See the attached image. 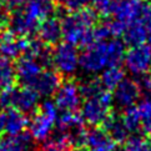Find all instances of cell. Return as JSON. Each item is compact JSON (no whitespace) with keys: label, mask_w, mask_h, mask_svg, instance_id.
<instances>
[{"label":"cell","mask_w":151,"mask_h":151,"mask_svg":"<svg viewBox=\"0 0 151 151\" xmlns=\"http://www.w3.org/2000/svg\"><path fill=\"white\" fill-rule=\"evenodd\" d=\"M125 51V44L117 37L95 40L79 55V66L88 74H98L109 66L120 65Z\"/></svg>","instance_id":"6da1fadb"},{"label":"cell","mask_w":151,"mask_h":151,"mask_svg":"<svg viewBox=\"0 0 151 151\" xmlns=\"http://www.w3.org/2000/svg\"><path fill=\"white\" fill-rule=\"evenodd\" d=\"M98 15L94 10L84 8L65 15L61 21V36L74 46H88L94 40V25Z\"/></svg>","instance_id":"7a4b0ae2"},{"label":"cell","mask_w":151,"mask_h":151,"mask_svg":"<svg viewBox=\"0 0 151 151\" xmlns=\"http://www.w3.org/2000/svg\"><path fill=\"white\" fill-rule=\"evenodd\" d=\"M40 95L33 88L24 86L23 88H14L9 86L3 89L0 93V106L9 109L15 107L23 112H33L37 109Z\"/></svg>","instance_id":"3957f363"},{"label":"cell","mask_w":151,"mask_h":151,"mask_svg":"<svg viewBox=\"0 0 151 151\" xmlns=\"http://www.w3.org/2000/svg\"><path fill=\"white\" fill-rule=\"evenodd\" d=\"M112 104H114L112 93L106 89H102L95 96L86 98L81 106V116L84 121L91 126L101 125L111 112Z\"/></svg>","instance_id":"277c9868"},{"label":"cell","mask_w":151,"mask_h":151,"mask_svg":"<svg viewBox=\"0 0 151 151\" xmlns=\"http://www.w3.org/2000/svg\"><path fill=\"white\" fill-rule=\"evenodd\" d=\"M58 119V107L54 101L45 100L29 122L30 135L36 141H44L50 136Z\"/></svg>","instance_id":"5b68a950"},{"label":"cell","mask_w":151,"mask_h":151,"mask_svg":"<svg viewBox=\"0 0 151 151\" xmlns=\"http://www.w3.org/2000/svg\"><path fill=\"white\" fill-rule=\"evenodd\" d=\"M52 65L60 75L71 76L79 68V52L76 47L69 42L56 44L54 51H51Z\"/></svg>","instance_id":"8992f818"},{"label":"cell","mask_w":151,"mask_h":151,"mask_svg":"<svg viewBox=\"0 0 151 151\" xmlns=\"http://www.w3.org/2000/svg\"><path fill=\"white\" fill-rule=\"evenodd\" d=\"M124 63L131 74L140 76L151 70V47L146 44L132 45L124 55Z\"/></svg>","instance_id":"52a82bcc"},{"label":"cell","mask_w":151,"mask_h":151,"mask_svg":"<svg viewBox=\"0 0 151 151\" xmlns=\"http://www.w3.org/2000/svg\"><path fill=\"white\" fill-rule=\"evenodd\" d=\"M54 95L56 107L63 111H76L81 105L83 96L79 91V85L71 80L61 83Z\"/></svg>","instance_id":"ba28073f"},{"label":"cell","mask_w":151,"mask_h":151,"mask_svg":"<svg viewBox=\"0 0 151 151\" xmlns=\"http://www.w3.org/2000/svg\"><path fill=\"white\" fill-rule=\"evenodd\" d=\"M40 21H37L35 18L25 12L24 9H15L13 14H10L9 19V31L13 33L15 36H26L29 37L34 35L37 28H39Z\"/></svg>","instance_id":"9c48e42d"},{"label":"cell","mask_w":151,"mask_h":151,"mask_svg":"<svg viewBox=\"0 0 151 151\" xmlns=\"http://www.w3.org/2000/svg\"><path fill=\"white\" fill-rule=\"evenodd\" d=\"M112 91H114L112 93L114 102H116V105L122 109L135 105L141 95V90H140L137 81L126 78H124Z\"/></svg>","instance_id":"30bf717a"},{"label":"cell","mask_w":151,"mask_h":151,"mask_svg":"<svg viewBox=\"0 0 151 151\" xmlns=\"http://www.w3.org/2000/svg\"><path fill=\"white\" fill-rule=\"evenodd\" d=\"M44 69L45 68L35 58L30 55H23V56L20 55L18 58L17 65H15V74H17L19 81L24 86L31 88Z\"/></svg>","instance_id":"8fae6325"},{"label":"cell","mask_w":151,"mask_h":151,"mask_svg":"<svg viewBox=\"0 0 151 151\" xmlns=\"http://www.w3.org/2000/svg\"><path fill=\"white\" fill-rule=\"evenodd\" d=\"M61 75L55 70L44 69L33 84V88L40 96H51L61 85Z\"/></svg>","instance_id":"7c38bea8"},{"label":"cell","mask_w":151,"mask_h":151,"mask_svg":"<svg viewBox=\"0 0 151 151\" xmlns=\"http://www.w3.org/2000/svg\"><path fill=\"white\" fill-rule=\"evenodd\" d=\"M145 0H117L112 15L125 25L132 23L139 17Z\"/></svg>","instance_id":"4fadbf2b"},{"label":"cell","mask_w":151,"mask_h":151,"mask_svg":"<svg viewBox=\"0 0 151 151\" xmlns=\"http://www.w3.org/2000/svg\"><path fill=\"white\" fill-rule=\"evenodd\" d=\"M39 39L46 45H56L61 39V21L55 17H47L40 21L37 28Z\"/></svg>","instance_id":"5bb4252c"},{"label":"cell","mask_w":151,"mask_h":151,"mask_svg":"<svg viewBox=\"0 0 151 151\" xmlns=\"http://www.w3.org/2000/svg\"><path fill=\"white\" fill-rule=\"evenodd\" d=\"M102 125H104V130L106 131V134L116 144L125 142V140L129 136V131L125 127V125H124L121 116L110 112L107 115V117L104 120V122H102Z\"/></svg>","instance_id":"9a60e30c"},{"label":"cell","mask_w":151,"mask_h":151,"mask_svg":"<svg viewBox=\"0 0 151 151\" xmlns=\"http://www.w3.org/2000/svg\"><path fill=\"white\" fill-rule=\"evenodd\" d=\"M29 125V119L25 112L15 107H9L5 112V132L9 135H18L23 132Z\"/></svg>","instance_id":"2e32d148"},{"label":"cell","mask_w":151,"mask_h":151,"mask_svg":"<svg viewBox=\"0 0 151 151\" xmlns=\"http://www.w3.org/2000/svg\"><path fill=\"white\" fill-rule=\"evenodd\" d=\"M31 147L33 137L24 131L18 135H9L0 140V151H30Z\"/></svg>","instance_id":"e0dca14e"},{"label":"cell","mask_w":151,"mask_h":151,"mask_svg":"<svg viewBox=\"0 0 151 151\" xmlns=\"http://www.w3.org/2000/svg\"><path fill=\"white\" fill-rule=\"evenodd\" d=\"M54 1L55 0H26V3L24 4V10L28 12L37 21H41L55 12Z\"/></svg>","instance_id":"ac0fdd59"},{"label":"cell","mask_w":151,"mask_h":151,"mask_svg":"<svg viewBox=\"0 0 151 151\" xmlns=\"http://www.w3.org/2000/svg\"><path fill=\"white\" fill-rule=\"evenodd\" d=\"M122 35H124V39H125V42L131 46L145 44L150 37V34L146 30V28L137 20H134L132 23L127 24Z\"/></svg>","instance_id":"d6986e66"},{"label":"cell","mask_w":151,"mask_h":151,"mask_svg":"<svg viewBox=\"0 0 151 151\" xmlns=\"http://www.w3.org/2000/svg\"><path fill=\"white\" fill-rule=\"evenodd\" d=\"M84 119L81 114H78L76 111H64L63 114L56 119L55 125L58 126L59 131L70 134L78 129L84 127Z\"/></svg>","instance_id":"ffe728a7"},{"label":"cell","mask_w":151,"mask_h":151,"mask_svg":"<svg viewBox=\"0 0 151 151\" xmlns=\"http://www.w3.org/2000/svg\"><path fill=\"white\" fill-rule=\"evenodd\" d=\"M124 78H125L124 69L120 65H114V66H109L102 70V74L99 80L102 85V88L112 91Z\"/></svg>","instance_id":"44dd1931"},{"label":"cell","mask_w":151,"mask_h":151,"mask_svg":"<svg viewBox=\"0 0 151 151\" xmlns=\"http://www.w3.org/2000/svg\"><path fill=\"white\" fill-rule=\"evenodd\" d=\"M73 146L71 140H70L69 134L66 132H59L52 137H47L44 141H41V146L39 151H69V149Z\"/></svg>","instance_id":"7402d4cb"},{"label":"cell","mask_w":151,"mask_h":151,"mask_svg":"<svg viewBox=\"0 0 151 151\" xmlns=\"http://www.w3.org/2000/svg\"><path fill=\"white\" fill-rule=\"evenodd\" d=\"M15 79H17V74L12 60L0 55V90L13 86Z\"/></svg>","instance_id":"603a6c76"},{"label":"cell","mask_w":151,"mask_h":151,"mask_svg":"<svg viewBox=\"0 0 151 151\" xmlns=\"http://www.w3.org/2000/svg\"><path fill=\"white\" fill-rule=\"evenodd\" d=\"M140 114V129L147 136H151V98H145L137 105Z\"/></svg>","instance_id":"cb8c5ba5"},{"label":"cell","mask_w":151,"mask_h":151,"mask_svg":"<svg viewBox=\"0 0 151 151\" xmlns=\"http://www.w3.org/2000/svg\"><path fill=\"white\" fill-rule=\"evenodd\" d=\"M121 119L129 132L134 134L140 130V114H139L137 106L132 105V106L125 107V111H124Z\"/></svg>","instance_id":"d4e9b609"},{"label":"cell","mask_w":151,"mask_h":151,"mask_svg":"<svg viewBox=\"0 0 151 151\" xmlns=\"http://www.w3.org/2000/svg\"><path fill=\"white\" fill-rule=\"evenodd\" d=\"M104 89L102 85L100 83L99 79H88L83 81L79 85V91L81 94L83 98H91V96H95L96 94H99L100 91Z\"/></svg>","instance_id":"484cf974"},{"label":"cell","mask_w":151,"mask_h":151,"mask_svg":"<svg viewBox=\"0 0 151 151\" xmlns=\"http://www.w3.org/2000/svg\"><path fill=\"white\" fill-rule=\"evenodd\" d=\"M116 1L117 0H93L94 12L96 13V15H100V17H110L114 12Z\"/></svg>","instance_id":"4316f807"},{"label":"cell","mask_w":151,"mask_h":151,"mask_svg":"<svg viewBox=\"0 0 151 151\" xmlns=\"http://www.w3.org/2000/svg\"><path fill=\"white\" fill-rule=\"evenodd\" d=\"M125 150L126 151H147L149 141L140 135H132V136L125 140Z\"/></svg>","instance_id":"83f0119b"},{"label":"cell","mask_w":151,"mask_h":151,"mask_svg":"<svg viewBox=\"0 0 151 151\" xmlns=\"http://www.w3.org/2000/svg\"><path fill=\"white\" fill-rule=\"evenodd\" d=\"M56 1L69 12H78L93 4V0H56Z\"/></svg>","instance_id":"f1b7e54d"},{"label":"cell","mask_w":151,"mask_h":151,"mask_svg":"<svg viewBox=\"0 0 151 151\" xmlns=\"http://www.w3.org/2000/svg\"><path fill=\"white\" fill-rule=\"evenodd\" d=\"M111 37L112 36L110 33L109 25H107V21L94 29V40H107L111 39Z\"/></svg>","instance_id":"f546056e"},{"label":"cell","mask_w":151,"mask_h":151,"mask_svg":"<svg viewBox=\"0 0 151 151\" xmlns=\"http://www.w3.org/2000/svg\"><path fill=\"white\" fill-rule=\"evenodd\" d=\"M141 93L145 94H151V73H145L139 76V81H137Z\"/></svg>","instance_id":"4dcf8cb0"},{"label":"cell","mask_w":151,"mask_h":151,"mask_svg":"<svg viewBox=\"0 0 151 151\" xmlns=\"http://www.w3.org/2000/svg\"><path fill=\"white\" fill-rule=\"evenodd\" d=\"M10 10L5 6H0V29L6 28L9 24V19H10Z\"/></svg>","instance_id":"1f68e13d"},{"label":"cell","mask_w":151,"mask_h":151,"mask_svg":"<svg viewBox=\"0 0 151 151\" xmlns=\"http://www.w3.org/2000/svg\"><path fill=\"white\" fill-rule=\"evenodd\" d=\"M3 1L5 4V6H6L10 12H12V10L21 8L26 3V0H3Z\"/></svg>","instance_id":"d6a6232c"},{"label":"cell","mask_w":151,"mask_h":151,"mask_svg":"<svg viewBox=\"0 0 151 151\" xmlns=\"http://www.w3.org/2000/svg\"><path fill=\"white\" fill-rule=\"evenodd\" d=\"M5 132V114L0 112V135Z\"/></svg>","instance_id":"836d02e7"},{"label":"cell","mask_w":151,"mask_h":151,"mask_svg":"<svg viewBox=\"0 0 151 151\" xmlns=\"http://www.w3.org/2000/svg\"><path fill=\"white\" fill-rule=\"evenodd\" d=\"M114 151H126V150H125V149H117V150H116V149H115V150H114Z\"/></svg>","instance_id":"e575fe53"},{"label":"cell","mask_w":151,"mask_h":151,"mask_svg":"<svg viewBox=\"0 0 151 151\" xmlns=\"http://www.w3.org/2000/svg\"><path fill=\"white\" fill-rule=\"evenodd\" d=\"M147 151H151V142H149V147H147Z\"/></svg>","instance_id":"d590c367"},{"label":"cell","mask_w":151,"mask_h":151,"mask_svg":"<svg viewBox=\"0 0 151 151\" xmlns=\"http://www.w3.org/2000/svg\"><path fill=\"white\" fill-rule=\"evenodd\" d=\"M71 151H83V150H81V149H80V147H79V149H75V150H71Z\"/></svg>","instance_id":"8d00e7d4"},{"label":"cell","mask_w":151,"mask_h":151,"mask_svg":"<svg viewBox=\"0 0 151 151\" xmlns=\"http://www.w3.org/2000/svg\"><path fill=\"white\" fill-rule=\"evenodd\" d=\"M1 37H3V36H1V34H0V42H1Z\"/></svg>","instance_id":"74e56055"},{"label":"cell","mask_w":151,"mask_h":151,"mask_svg":"<svg viewBox=\"0 0 151 151\" xmlns=\"http://www.w3.org/2000/svg\"><path fill=\"white\" fill-rule=\"evenodd\" d=\"M149 40H150V42H151V37H150V39H149ZM150 47H151V45H150Z\"/></svg>","instance_id":"f35d334b"}]
</instances>
